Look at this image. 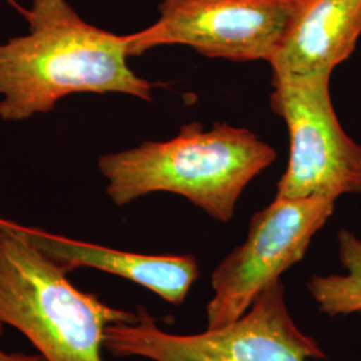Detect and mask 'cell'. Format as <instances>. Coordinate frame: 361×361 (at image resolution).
<instances>
[{"instance_id": "277c9868", "label": "cell", "mask_w": 361, "mask_h": 361, "mask_svg": "<svg viewBox=\"0 0 361 361\" xmlns=\"http://www.w3.org/2000/svg\"><path fill=\"white\" fill-rule=\"evenodd\" d=\"M134 323L111 324L104 347L114 357L150 361H307L325 359L313 337L295 323L281 281L271 285L234 323L194 335L159 328L143 307Z\"/></svg>"}, {"instance_id": "30bf717a", "label": "cell", "mask_w": 361, "mask_h": 361, "mask_svg": "<svg viewBox=\"0 0 361 361\" xmlns=\"http://www.w3.org/2000/svg\"><path fill=\"white\" fill-rule=\"evenodd\" d=\"M338 257L344 274H314L307 284L319 310L329 317L361 312V240L345 229L338 233Z\"/></svg>"}, {"instance_id": "8fae6325", "label": "cell", "mask_w": 361, "mask_h": 361, "mask_svg": "<svg viewBox=\"0 0 361 361\" xmlns=\"http://www.w3.org/2000/svg\"><path fill=\"white\" fill-rule=\"evenodd\" d=\"M4 324L0 323V340L3 336ZM0 361H46L40 355H26V353H7L0 345Z\"/></svg>"}, {"instance_id": "7a4b0ae2", "label": "cell", "mask_w": 361, "mask_h": 361, "mask_svg": "<svg viewBox=\"0 0 361 361\" xmlns=\"http://www.w3.org/2000/svg\"><path fill=\"white\" fill-rule=\"evenodd\" d=\"M276 150L250 130L229 123L183 125L164 142L102 155L98 168L116 207L147 194H178L212 219L229 222L246 186L269 168Z\"/></svg>"}, {"instance_id": "3957f363", "label": "cell", "mask_w": 361, "mask_h": 361, "mask_svg": "<svg viewBox=\"0 0 361 361\" xmlns=\"http://www.w3.org/2000/svg\"><path fill=\"white\" fill-rule=\"evenodd\" d=\"M68 273L0 217V323L46 361H104L106 328L134 323L137 313L78 289Z\"/></svg>"}, {"instance_id": "8992f818", "label": "cell", "mask_w": 361, "mask_h": 361, "mask_svg": "<svg viewBox=\"0 0 361 361\" xmlns=\"http://www.w3.org/2000/svg\"><path fill=\"white\" fill-rule=\"evenodd\" d=\"M335 202L316 197H274L257 212L245 241L212 273L207 328L237 322L285 271L305 257L312 238L334 214Z\"/></svg>"}, {"instance_id": "ba28073f", "label": "cell", "mask_w": 361, "mask_h": 361, "mask_svg": "<svg viewBox=\"0 0 361 361\" xmlns=\"http://www.w3.org/2000/svg\"><path fill=\"white\" fill-rule=\"evenodd\" d=\"M30 244L68 271L90 268L129 280L180 307L200 277L192 255H141L68 238L66 235L26 226L10 219Z\"/></svg>"}, {"instance_id": "9c48e42d", "label": "cell", "mask_w": 361, "mask_h": 361, "mask_svg": "<svg viewBox=\"0 0 361 361\" xmlns=\"http://www.w3.org/2000/svg\"><path fill=\"white\" fill-rule=\"evenodd\" d=\"M361 37V0H298L271 77L332 75L356 50Z\"/></svg>"}, {"instance_id": "52a82bcc", "label": "cell", "mask_w": 361, "mask_h": 361, "mask_svg": "<svg viewBox=\"0 0 361 361\" xmlns=\"http://www.w3.org/2000/svg\"><path fill=\"white\" fill-rule=\"evenodd\" d=\"M298 0H162L154 25L126 35L128 55L183 44L207 58L271 62Z\"/></svg>"}, {"instance_id": "6da1fadb", "label": "cell", "mask_w": 361, "mask_h": 361, "mask_svg": "<svg viewBox=\"0 0 361 361\" xmlns=\"http://www.w3.org/2000/svg\"><path fill=\"white\" fill-rule=\"evenodd\" d=\"M18 11L30 31L0 43V119L46 114L80 92L153 99V85L128 66L126 35L87 23L67 0H32Z\"/></svg>"}, {"instance_id": "5b68a950", "label": "cell", "mask_w": 361, "mask_h": 361, "mask_svg": "<svg viewBox=\"0 0 361 361\" xmlns=\"http://www.w3.org/2000/svg\"><path fill=\"white\" fill-rule=\"evenodd\" d=\"M331 75L271 77L269 106L289 133V159L276 197L328 198L361 193V145L336 116Z\"/></svg>"}]
</instances>
